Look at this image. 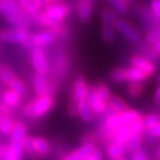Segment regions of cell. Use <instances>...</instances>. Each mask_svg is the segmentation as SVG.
<instances>
[{
  "instance_id": "6da1fadb",
  "label": "cell",
  "mask_w": 160,
  "mask_h": 160,
  "mask_svg": "<svg viewBox=\"0 0 160 160\" xmlns=\"http://www.w3.org/2000/svg\"><path fill=\"white\" fill-rule=\"evenodd\" d=\"M54 105H55V100L53 96H37L36 98L24 105L22 112L27 119H41L53 109Z\"/></svg>"
},
{
  "instance_id": "7a4b0ae2",
  "label": "cell",
  "mask_w": 160,
  "mask_h": 160,
  "mask_svg": "<svg viewBox=\"0 0 160 160\" xmlns=\"http://www.w3.org/2000/svg\"><path fill=\"white\" fill-rule=\"evenodd\" d=\"M0 12L8 23L12 27H21L27 29V14L16 0H0Z\"/></svg>"
},
{
  "instance_id": "3957f363",
  "label": "cell",
  "mask_w": 160,
  "mask_h": 160,
  "mask_svg": "<svg viewBox=\"0 0 160 160\" xmlns=\"http://www.w3.org/2000/svg\"><path fill=\"white\" fill-rule=\"evenodd\" d=\"M142 118V112L139 110L128 108L127 110L123 111V112H117L109 117H106L103 125L111 131H114L117 128L125 126V125H129L133 122L140 120Z\"/></svg>"
},
{
  "instance_id": "277c9868",
  "label": "cell",
  "mask_w": 160,
  "mask_h": 160,
  "mask_svg": "<svg viewBox=\"0 0 160 160\" xmlns=\"http://www.w3.org/2000/svg\"><path fill=\"white\" fill-rule=\"evenodd\" d=\"M117 12L112 8H105L102 12V39L110 43L116 38Z\"/></svg>"
},
{
  "instance_id": "5b68a950",
  "label": "cell",
  "mask_w": 160,
  "mask_h": 160,
  "mask_svg": "<svg viewBox=\"0 0 160 160\" xmlns=\"http://www.w3.org/2000/svg\"><path fill=\"white\" fill-rule=\"evenodd\" d=\"M44 9L45 14L56 22H62L71 14V8L67 2H63V0L59 2L49 3Z\"/></svg>"
},
{
  "instance_id": "8992f818",
  "label": "cell",
  "mask_w": 160,
  "mask_h": 160,
  "mask_svg": "<svg viewBox=\"0 0 160 160\" xmlns=\"http://www.w3.org/2000/svg\"><path fill=\"white\" fill-rule=\"evenodd\" d=\"M29 33L27 29L21 27H12L0 30V41L11 44H25Z\"/></svg>"
},
{
  "instance_id": "52a82bcc",
  "label": "cell",
  "mask_w": 160,
  "mask_h": 160,
  "mask_svg": "<svg viewBox=\"0 0 160 160\" xmlns=\"http://www.w3.org/2000/svg\"><path fill=\"white\" fill-rule=\"evenodd\" d=\"M30 62L36 73L46 75L49 72V60L43 48H32L30 53Z\"/></svg>"
},
{
  "instance_id": "ba28073f",
  "label": "cell",
  "mask_w": 160,
  "mask_h": 160,
  "mask_svg": "<svg viewBox=\"0 0 160 160\" xmlns=\"http://www.w3.org/2000/svg\"><path fill=\"white\" fill-rule=\"evenodd\" d=\"M55 38L56 36L53 31L47 29V30L39 31V32H36L33 34H29V37H28V39L25 42L24 45L30 48H34V47L44 48L48 46V45H50L51 43H53Z\"/></svg>"
},
{
  "instance_id": "9c48e42d",
  "label": "cell",
  "mask_w": 160,
  "mask_h": 160,
  "mask_svg": "<svg viewBox=\"0 0 160 160\" xmlns=\"http://www.w3.org/2000/svg\"><path fill=\"white\" fill-rule=\"evenodd\" d=\"M116 29L123 36L128 42L132 44L138 43L140 40L139 32L135 29L132 24L129 23L125 19H117L116 22Z\"/></svg>"
},
{
  "instance_id": "30bf717a",
  "label": "cell",
  "mask_w": 160,
  "mask_h": 160,
  "mask_svg": "<svg viewBox=\"0 0 160 160\" xmlns=\"http://www.w3.org/2000/svg\"><path fill=\"white\" fill-rule=\"evenodd\" d=\"M89 85L86 82L83 76H78L74 80L72 88V102H74L75 104L79 103V102L85 101L86 97L88 94Z\"/></svg>"
},
{
  "instance_id": "8fae6325",
  "label": "cell",
  "mask_w": 160,
  "mask_h": 160,
  "mask_svg": "<svg viewBox=\"0 0 160 160\" xmlns=\"http://www.w3.org/2000/svg\"><path fill=\"white\" fill-rule=\"evenodd\" d=\"M86 101H88V103L89 104V106H91L92 112L95 114H97V116L103 114L107 107V103H105V102L99 97V95L97 94V92H96V88L94 85L89 86Z\"/></svg>"
},
{
  "instance_id": "7c38bea8",
  "label": "cell",
  "mask_w": 160,
  "mask_h": 160,
  "mask_svg": "<svg viewBox=\"0 0 160 160\" xmlns=\"http://www.w3.org/2000/svg\"><path fill=\"white\" fill-rule=\"evenodd\" d=\"M130 63H131V66L142 70V71L147 73L149 76L154 75L156 71H157V66H156L151 59L142 55H138V54H135V55H133L131 57Z\"/></svg>"
},
{
  "instance_id": "4fadbf2b",
  "label": "cell",
  "mask_w": 160,
  "mask_h": 160,
  "mask_svg": "<svg viewBox=\"0 0 160 160\" xmlns=\"http://www.w3.org/2000/svg\"><path fill=\"white\" fill-rule=\"evenodd\" d=\"M23 142L11 139L9 145L6 146L4 155H3L1 160H22L23 159V156H24Z\"/></svg>"
},
{
  "instance_id": "5bb4252c",
  "label": "cell",
  "mask_w": 160,
  "mask_h": 160,
  "mask_svg": "<svg viewBox=\"0 0 160 160\" xmlns=\"http://www.w3.org/2000/svg\"><path fill=\"white\" fill-rule=\"evenodd\" d=\"M95 148H96V146L92 145V143L83 142L78 148H76L73 150V151L68 153V154H66L59 160H83L86 156L89 155L94 151Z\"/></svg>"
},
{
  "instance_id": "9a60e30c",
  "label": "cell",
  "mask_w": 160,
  "mask_h": 160,
  "mask_svg": "<svg viewBox=\"0 0 160 160\" xmlns=\"http://www.w3.org/2000/svg\"><path fill=\"white\" fill-rule=\"evenodd\" d=\"M92 14V0H78L77 16L82 23H88Z\"/></svg>"
},
{
  "instance_id": "2e32d148",
  "label": "cell",
  "mask_w": 160,
  "mask_h": 160,
  "mask_svg": "<svg viewBox=\"0 0 160 160\" xmlns=\"http://www.w3.org/2000/svg\"><path fill=\"white\" fill-rule=\"evenodd\" d=\"M150 76L138 68L130 66L125 68V78L126 82H145Z\"/></svg>"
},
{
  "instance_id": "e0dca14e",
  "label": "cell",
  "mask_w": 160,
  "mask_h": 160,
  "mask_svg": "<svg viewBox=\"0 0 160 160\" xmlns=\"http://www.w3.org/2000/svg\"><path fill=\"white\" fill-rule=\"evenodd\" d=\"M32 86L37 96L49 95V83L45 75L36 73L32 77Z\"/></svg>"
},
{
  "instance_id": "ac0fdd59",
  "label": "cell",
  "mask_w": 160,
  "mask_h": 160,
  "mask_svg": "<svg viewBox=\"0 0 160 160\" xmlns=\"http://www.w3.org/2000/svg\"><path fill=\"white\" fill-rule=\"evenodd\" d=\"M33 147L36 155L40 157H46L51 153V143L45 137L33 136Z\"/></svg>"
},
{
  "instance_id": "d6986e66",
  "label": "cell",
  "mask_w": 160,
  "mask_h": 160,
  "mask_svg": "<svg viewBox=\"0 0 160 160\" xmlns=\"http://www.w3.org/2000/svg\"><path fill=\"white\" fill-rule=\"evenodd\" d=\"M77 116L84 123H91L94 120L95 113L92 112V108L86 100L77 103Z\"/></svg>"
},
{
  "instance_id": "ffe728a7",
  "label": "cell",
  "mask_w": 160,
  "mask_h": 160,
  "mask_svg": "<svg viewBox=\"0 0 160 160\" xmlns=\"http://www.w3.org/2000/svg\"><path fill=\"white\" fill-rule=\"evenodd\" d=\"M130 136H131V128L129 124V125H125V126H121L119 128H117V129L113 131L112 140L125 147Z\"/></svg>"
},
{
  "instance_id": "44dd1931",
  "label": "cell",
  "mask_w": 160,
  "mask_h": 160,
  "mask_svg": "<svg viewBox=\"0 0 160 160\" xmlns=\"http://www.w3.org/2000/svg\"><path fill=\"white\" fill-rule=\"evenodd\" d=\"M2 101L11 108H16L20 106L22 98L12 88H5L2 92Z\"/></svg>"
},
{
  "instance_id": "7402d4cb",
  "label": "cell",
  "mask_w": 160,
  "mask_h": 160,
  "mask_svg": "<svg viewBox=\"0 0 160 160\" xmlns=\"http://www.w3.org/2000/svg\"><path fill=\"white\" fill-rule=\"evenodd\" d=\"M125 147L120 145L113 140H110V142H107L106 148H105V152H106L107 157L109 159H114V158H120L122 156H124L125 153Z\"/></svg>"
},
{
  "instance_id": "603a6c76",
  "label": "cell",
  "mask_w": 160,
  "mask_h": 160,
  "mask_svg": "<svg viewBox=\"0 0 160 160\" xmlns=\"http://www.w3.org/2000/svg\"><path fill=\"white\" fill-rule=\"evenodd\" d=\"M107 105L114 111V113L123 112V111L127 110L128 108H129L127 102L118 95H111V97L109 99V101H108Z\"/></svg>"
},
{
  "instance_id": "cb8c5ba5",
  "label": "cell",
  "mask_w": 160,
  "mask_h": 160,
  "mask_svg": "<svg viewBox=\"0 0 160 160\" xmlns=\"http://www.w3.org/2000/svg\"><path fill=\"white\" fill-rule=\"evenodd\" d=\"M16 1L21 6V8L29 16L36 17L42 11V8L37 4V2L34 0H16Z\"/></svg>"
},
{
  "instance_id": "d4e9b609",
  "label": "cell",
  "mask_w": 160,
  "mask_h": 160,
  "mask_svg": "<svg viewBox=\"0 0 160 160\" xmlns=\"http://www.w3.org/2000/svg\"><path fill=\"white\" fill-rule=\"evenodd\" d=\"M9 88H12L15 92L20 96L22 99H25L28 96V89L25 85V83L22 81L20 78H18L17 76L9 82V84L8 85Z\"/></svg>"
},
{
  "instance_id": "484cf974",
  "label": "cell",
  "mask_w": 160,
  "mask_h": 160,
  "mask_svg": "<svg viewBox=\"0 0 160 160\" xmlns=\"http://www.w3.org/2000/svg\"><path fill=\"white\" fill-rule=\"evenodd\" d=\"M14 122L15 121L12 120V116L0 113V133L5 136L11 135Z\"/></svg>"
},
{
  "instance_id": "4316f807",
  "label": "cell",
  "mask_w": 160,
  "mask_h": 160,
  "mask_svg": "<svg viewBox=\"0 0 160 160\" xmlns=\"http://www.w3.org/2000/svg\"><path fill=\"white\" fill-rule=\"evenodd\" d=\"M16 77L15 72L12 71V68H9L6 65H0V81L3 84L8 85L9 82Z\"/></svg>"
},
{
  "instance_id": "83f0119b",
  "label": "cell",
  "mask_w": 160,
  "mask_h": 160,
  "mask_svg": "<svg viewBox=\"0 0 160 160\" xmlns=\"http://www.w3.org/2000/svg\"><path fill=\"white\" fill-rule=\"evenodd\" d=\"M142 134H131L128 142L125 145V150L128 152L132 153L135 150L140 148V143H142Z\"/></svg>"
},
{
  "instance_id": "f1b7e54d",
  "label": "cell",
  "mask_w": 160,
  "mask_h": 160,
  "mask_svg": "<svg viewBox=\"0 0 160 160\" xmlns=\"http://www.w3.org/2000/svg\"><path fill=\"white\" fill-rule=\"evenodd\" d=\"M94 86L96 88L97 94L99 95V97H100L105 103H108V101H109V99L111 97V91H110L109 86L104 82H98L97 84Z\"/></svg>"
},
{
  "instance_id": "f546056e",
  "label": "cell",
  "mask_w": 160,
  "mask_h": 160,
  "mask_svg": "<svg viewBox=\"0 0 160 160\" xmlns=\"http://www.w3.org/2000/svg\"><path fill=\"white\" fill-rule=\"evenodd\" d=\"M127 91H128V94L130 95V97H132V98L139 97L143 92L142 82H129Z\"/></svg>"
},
{
  "instance_id": "4dcf8cb0",
  "label": "cell",
  "mask_w": 160,
  "mask_h": 160,
  "mask_svg": "<svg viewBox=\"0 0 160 160\" xmlns=\"http://www.w3.org/2000/svg\"><path fill=\"white\" fill-rule=\"evenodd\" d=\"M159 39H160V26H156L154 28H152V29H150L145 37L146 43L150 45V46H152Z\"/></svg>"
},
{
  "instance_id": "1f68e13d",
  "label": "cell",
  "mask_w": 160,
  "mask_h": 160,
  "mask_svg": "<svg viewBox=\"0 0 160 160\" xmlns=\"http://www.w3.org/2000/svg\"><path fill=\"white\" fill-rule=\"evenodd\" d=\"M142 121L143 126H145V130H148L154 126V125L157 124L158 122H160V116L157 113H149L147 116L142 117Z\"/></svg>"
},
{
  "instance_id": "d6a6232c",
  "label": "cell",
  "mask_w": 160,
  "mask_h": 160,
  "mask_svg": "<svg viewBox=\"0 0 160 160\" xmlns=\"http://www.w3.org/2000/svg\"><path fill=\"white\" fill-rule=\"evenodd\" d=\"M109 78L114 83H123L126 82L125 78V68H116L110 72Z\"/></svg>"
},
{
  "instance_id": "836d02e7",
  "label": "cell",
  "mask_w": 160,
  "mask_h": 160,
  "mask_svg": "<svg viewBox=\"0 0 160 160\" xmlns=\"http://www.w3.org/2000/svg\"><path fill=\"white\" fill-rule=\"evenodd\" d=\"M23 150L24 153H26L28 156L30 157H36V151H34L33 147V136L26 135L23 142Z\"/></svg>"
},
{
  "instance_id": "e575fe53",
  "label": "cell",
  "mask_w": 160,
  "mask_h": 160,
  "mask_svg": "<svg viewBox=\"0 0 160 160\" xmlns=\"http://www.w3.org/2000/svg\"><path fill=\"white\" fill-rule=\"evenodd\" d=\"M113 8V11L120 15L126 14L128 11V5L126 0H108Z\"/></svg>"
},
{
  "instance_id": "d590c367",
  "label": "cell",
  "mask_w": 160,
  "mask_h": 160,
  "mask_svg": "<svg viewBox=\"0 0 160 160\" xmlns=\"http://www.w3.org/2000/svg\"><path fill=\"white\" fill-rule=\"evenodd\" d=\"M150 11L156 19L160 20V0H151Z\"/></svg>"
},
{
  "instance_id": "8d00e7d4",
  "label": "cell",
  "mask_w": 160,
  "mask_h": 160,
  "mask_svg": "<svg viewBox=\"0 0 160 160\" xmlns=\"http://www.w3.org/2000/svg\"><path fill=\"white\" fill-rule=\"evenodd\" d=\"M146 132L152 138H160V122H158L157 124L151 127L150 129L146 130Z\"/></svg>"
},
{
  "instance_id": "74e56055",
  "label": "cell",
  "mask_w": 160,
  "mask_h": 160,
  "mask_svg": "<svg viewBox=\"0 0 160 160\" xmlns=\"http://www.w3.org/2000/svg\"><path fill=\"white\" fill-rule=\"evenodd\" d=\"M132 160H149V157L145 150L139 148L132 152Z\"/></svg>"
},
{
  "instance_id": "f35d334b",
  "label": "cell",
  "mask_w": 160,
  "mask_h": 160,
  "mask_svg": "<svg viewBox=\"0 0 160 160\" xmlns=\"http://www.w3.org/2000/svg\"><path fill=\"white\" fill-rule=\"evenodd\" d=\"M83 160H103V153L100 149L95 148L91 154L88 155Z\"/></svg>"
},
{
  "instance_id": "ab89813d",
  "label": "cell",
  "mask_w": 160,
  "mask_h": 160,
  "mask_svg": "<svg viewBox=\"0 0 160 160\" xmlns=\"http://www.w3.org/2000/svg\"><path fill=\"white\" fill-rule=\"evenodd\" d=\"M83 142H88V143H92V145H96L98 140V136L95 135L92 133H86L84 136H83Z\"/></svg>"
},
{
  "instance_id": "60d3db41",
  "label": "cell",
  "mask_w": 160,
  "mask_h": 160,
  "mask_svg": "<svg viewBox=\"0 0 160 160\" xmlns=\"http://www.w3.org/2000/svg\"><path fill=\"white\" fill-rule=\"evenodd\" d=\"M12 108L8 106L4 102H0V113H2V114H8V116H11L12 114Z\"/></svg>"
},
{
  "instance_id": "b9f144b4",
  "label": "cell",
  "mask_w": 160,
  "mask_h": 160,
  "mask_svg": "<svg viewBox=\"0 0 160 160\" xmlns=\"http://www.w3.org/2000/svg\"><path fill=\"white\" fill-rule=\"evenodd\" d=\"M154 101H155V103H156V104L160 105V82H159V85H158V88H156V91H155Z\"/></svg>"
},
{
  "instance_id": "7bdbcfd3",
  "label": "cell",
  "mask_w": 160,
  "mask_h": 160,
  "mask_svg": "<svg viewBox=\"0 0 160 160\" xmlns=\"http://www.w3.org/2000/svg\"><path fill=\"white\" fill-rule=\"evenodd\" d=\"M152 48H153V50L156 52V54L160 55V39L156 42V43H154L152 45Z\"/></svg>"
},
{
  "instance_id": "ee69618b",
  "label": "cell",
  "mask_w": 160,
  "mask_h": 160,
  "mask_svg": "<svg viewBox=\"0 0 160 160\" xmlns=\"http://www.w3.org/2000/svg\"><path fill=\"white\" fill-rule=\"evenodd\" d=\"M34 1L37 2V4L40 6V8L43 9L45 8L46 6L48 5V2H47V0H34Z\"/></svg>"
},
{
  "instance_id": "f6af8a7d",
  "label": "cell",
  "mask_w": 160,
  "mask_h": 160,
  "mask_svg": "<svg viewBox=\"0 0 160 160\" xmlns=\"http://www.w3.org/2000/svg\"><path fill=\"white\" fill-rule=\"evenodd\" d=\"M5 148H6V146H5V145H3V143H0V160L2 159L3 155H4Z\"/></svg>"
},
{
  "instance_id": "bcb514c9",
  "label": "cell",
  "mask_w": 160,
  "mask_h": 160,
  "mask_svg": "<svg viewBox=\"0 0 160 160\" xmlns=\"http://www.w3.org/2000/svg\"><path fill=\"white\" fill-rule=\"evenodd\" d=\"M59 1H62V0H47L48 4H49V3H54V2H59Z\"/></svg>"
},
{
  "instance_id": "7dc6e473",
  "label": "cell",
  "mask_w": 160,
  "mask_h": 160,
  "mask_svg": "<svg viewBox=\"0 0 160 160\" xmlns=\"http://www.w3.org/2000/svg\"><path fill=\"white\" fill-rule=\"evenodd\" d=\"M110 160H126V158H125L124 156H122L120 158H114V159H110Z\"/></svg>"
},
{
  "instance_id": "c3c4849f",
  "label": "cell",
  "mask_w": 160,
  "mask_h": 160,
  "mask_svg": "<svg viewBox=\"0 0 160 160\" xmlns=\"http://www.w3.org/2000/svg\"><path fill=\"white\" fill-rule=\"evenodd\" d=\"M158 158H159V160H160V148H159V150H158Z\"/></svg>"
},
{
  "instance_id": "681fc988",
  "label": "cell",
  "mask_w": 160,
  "mask_h": 160,
  "mask_svg": "<svg viewBox=\"0 0 160 160\" xmlns=\"http://www.w3.org/2000/svg\"><path fill=\"white\" fill-rule=\"evenodd\" d=\"M158 81H159V82H160V74H159V75H158Z\"/></svg>"
}]
</instances>
